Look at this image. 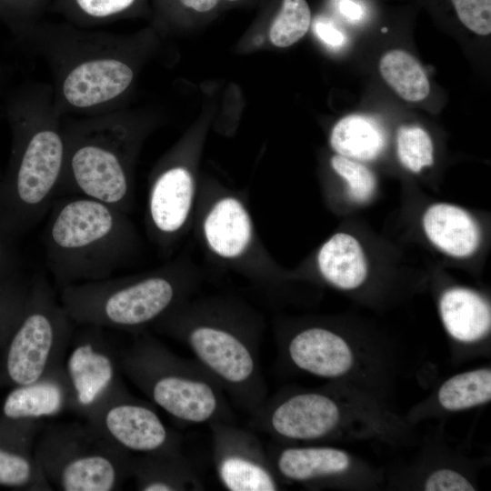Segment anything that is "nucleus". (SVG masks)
<instances>
[{"label": "nucleus", "instance_id": "nucleus-20", "mask_svg": "<svg viewBox=\"0 0 491 491\" xmlns=\"http://www.w3.org/2000/svg\"><path fill=\"white\" fill-rule=\"evenodd\" d=\"M439 311L445 328L458 341H476L490 330V306L469 289L446 290L440 298Z\"/></svg>", "mask_w": 491, "mask_h": 491}, {"label": "nucleus", "instance_id": "nucleus-17", "mask_svg": "<svg viewBox=\"0 0 491 491\" xmlns=\"http://www.w3.org/2000/svg\"><path fill=\"white\" fill-rule=\"evenodd\" d=\"M424 231L430 242L454 257H466L478 248L481 232L475 219L463 208L439 203L423 215Z\"/></svg>", "mask_w": 491, "mask_h": 491}, {"label": "nucleus", "instance_id": "nucleus-26", "mask_svg": "<svg viewBox=\"0 0 491 491\" xmlns=\"http://www.w3.org/2000/svg\"><path fill=\"white\" fill-rule=\"evenodd\" d=\"M379 71L391 88L406 101L418 102L429 94V82L422 65L406 51L386 52L380 59Z\"/></svg>", "mask_w": 491, "mask_h": 491}, {"label": "nucleus", "instance_id": "nucleus-15", "mask_svg": "<svg viewBox=\"0 0 491 491\" xmlns=\"http://www.w3.org/2000/svg\"><path fill=\"white\" fill-rule=\"evenodd\" d=\"M194 181L183 165H170L154 178L148 196V217L154 231L166 239L184 226L191 211Z\"/></svg>", "mask_w": 491, "mask_h": 491}, {"label": "nucleus", "instance_id": "nucleus-11", "mask_svg": "<svg viewBox=\"0 0 491 491\" xmlns=\"http://www.w3.org/2000/svg\"><path fill=\"white\" fill-rule=\"evenodd\" d=\"M185 340L197 359L225 384L244 386L252 381L255 357L250 347L234 333L202 325L186 332Z\"/></svg>", "mask_w": 491, "mask_h": 491}, {"label": "nucleus", "instance_id": "nucleus-12", "mask_svg": "<svg viewBox=\"0 0 491 491\" xmlns=\"http://www.w3.org/2000/svg\"><path fill=\"white\" fill-rule=\"evenodd\" d=\"M41 421L0 420V486L25 491H51L34 456Z\"/></svg>", "mask_w": 491, "mask_h": 491}, {"label": "nucleus", "instance_id": "nucleus-27", "mask_svg": "<svg viewBox=\"0 0 491 491\" xmlns=\"http://www.w3.org/2000/svg\"><path fill=\"white\" fill-rule=\"evenodd\" d=\"M438 401L447 410L457 411L490 401L491 371L477 369L454 376L438 391Z\"/></svg>", "mask_w": 491, "mask_h": 491}, {"label": "nucleus", "instance_id": "nucleus-18", "mask_svg": "<svg viewBox=\"0 0 491 491\" xmlns=\"http://www.w3.org/2000/svg\"><path fill=\"white\" fill-rule=\"evenodd\" d=\"M219 439L216 470L223 486L230 491H274L276 482L260 456L244 445V437Z\"/></svg>", "mask_w": 491, "mask_h": 491}, {"label": "nucleus", "instance_id": "nucleus-2", "mask_svg": "<svg viewBox=\"0 0 491 491\" xmlns=\"http://www.w3.org/2000/svg\"><path fill=\"white\" fill-rule=\"evenodd\" d=\"M18 44L46 64L62 116L119 110L135 82L133 41L113 32L41 20Z\"/></svg>", "mask_w": 491, "mask_h": 491}, {"label": "nucleus", "instance_id": "nucleus-4", "mask_svg": "<svg viewBox=\"0 0 491 491\" xmlns=\"http://www.w3.org/2000/svg\"><path fill=\"white\" fill-rule=\"evenodd\" d=\"M65 160L57 195H83L125 212L132 195L131 166L136 121L115 110L62 119Z\"/></svg>", "mask_w": 491, "mask_h": 491}, {"label": "nucleus", "instance_id": "nucleus-23", "mask_svg": "<svg viewBox=\"0 0 491 491\" xmlns=\"http://www.w3.org/2000/svg\"><path fill=\"white\" fill-rule=\"evenodd\" d=\"M349 456L343 450L327 446L289 447L277 458L280 474L294 481H306L346 471Z\"/></svg>", "mask_w": 491, "mask_h": 491}, {"label": "nucleus", "instance_id": "nucleus-30", "mask_svg": "<svg viewBox=\"0 0 491 491\" xmlns=\"http://www.w3.org/2000/svg\"><path fill=\"white\" fill-rule=\"evenodd\" d=\"M52 0H0V22L18 43L41 21Z\"/></svg>", "mask_w": 491, "mask_h": 491}, {"label": "nucleus", "instance_id": "nucleus-35", "mask_svg": "<svg viewBox=\"0 0 491 491\" xmlns=\"http://www.w3.org/2000/svg\"><path fill=\"white\" fill-rule=\"evenodd\" d=\"M15 242L0 230V283L21 272Z\"/></svg>", "mask_w": 491, "mask_h": 491}, {"label": "nucleus", "instance_id": "nucleus-14", "mask_svg": "<svg viewBox=\"0 0 491 491\" xmlns=\"http://www.w3.org/2000/svg\"><path fill=\"white\" fill-rule=\"evenodd\" d=\"M67 409H74L73 392L62 366L33 383L11 387L3 402L0 420L41 421Z\"/></svg>", "mask_w": 491, "mask_h": 491}, {"label": "nucleus", "instance_id": "nucleus-39", "mask_svg": "<svg viewBox=\"0 0 491 491\" xmlns=\"http://www.w3.org/2000/svg\"><path fill=\"white\" fill-rule=\"evenodd\" d=\"M382 31H383V32H386L387 29H386V28H383Z\"/></svg>", "mask_w": 491, "mask_h": 491}, {"label": "nucleus", "instance_id": "nucleus-29", "mask_svg": "<svg viewBox=\"0 0 491 491\" xmlns=\"http://www.w3.org/2000/svg\"><path fill=\"white\" fill-rule=\"evenodd\" d=\"M29 286L21 272L0 283V356L22 315Z\"/></svg>", "mask_w": 491, "mask_h": 491}, {"label": "nucleus", "instance_id": "nucleus-7", "mask_svg": "<svg viewBox=\"0 0 491 491\" xmlns=\"http://www.w3.org/2000/svg\"><path fill=\"white\" fill-rule=\"evenodd\" d=\"M176 296L175 281L165 272L68 285L61 287L60 302L74 323L129 330L160 319Z\"/></svg>", "mask_w": 491, "mask_h": 491}, {"label": "nucleus", "instance_id": "nucleus-25", "mask_svg": "<svg viewBox=\"0 0 491 491\" xmlns=\"http://www.w3.org/2000/svg\"><path fill=\"white\" fill-rule=\"evenodd\" d=\"M139 0H52L48 11L77 27L93 29L132 13Z\"/></svg>", "mask_w": 491, "mask_h": 491}, {"label": "nucleus", "instance_id": "nucleus-32", "mask_svg": "<svg viewBox=\"0 0 491 491\" xmlns=\"http://www.w3.org/2000/svg\"><path fill=\"white\" fill-rule=\"evenodd\" d=\"M333 169L348 185L349 195L357 202L367 201L376 187L375 175L356 160L336 155L331 158Z\"/></svg>", "mask_w": 491, "mask_h": 491}, {"label": "nucleus", "instance_id": "nucleus-34", "mask_svg": "<svg viewBox=\"0 0 491 491\" xmlns=\"http://www.w3.org/2000/svg\"><path fill=\"white\" fill-rule=\"evenodd\" d=\"M426 491H472V484L458 472L443 468L433 472L426 479Z\"/></svg>", "mask_w": 491, "mask_h": 491}, {"label": "nucleus", "instance_id": "nucleus-28", "mask_svg": "<svg viewBox=\"0 0 491 491\" xmlns=\"http://www.w3.org/2000/svg\"><path fill=\"white\" fill-rule=\"evenodd\" d=\"M311 25V11L306 0H283L275 17L269 38L277 47H287L300 40Z\"/></svg>", "mask_w": 491, "mask_h": 491}, {"label": "nucleus", "instance_id": "nucleus-19", "mask_svg": "<svg viewBox=\"0 0 491 491\" xmlns=\"http://www.w3.org/2000/svg\"><path fill=\"white\" fill-rule=\"evenodd\" d=\"M204 235L210 249L224 258L242 255L252 239V224L242 203L227 196L218 200L204 222Z\"/></svg>", "mask_w": 491, "mask_h": 491}, {"label": "nucleus", "instance_id": "nucleus-38", "mask_svg": "<svg viewBox=\"0 0 491 491\" xmlns=\"http://www.w3.org/2000/svg\"><path fill=\"white\" fill-rule=\"evenodd\" d=\"M185 7L197 12H207L215 8L219 0H178Z\"/></svg>", "mask_w": 491, "mask_h": 491}, {"label": "nucleus", "instance_id": "nucleus-21", "mask_svg": "<svg viewBox=\"0 0 491 491\" xmlns=\"http://www.w3.org/2000/svg\"><path fill=\"white\" fill-rule=\"evenodd\" d=\"M317 265L326 281L344 290L360 286L367 276L361 245L356 238L346 233L334 235L321 246Z\"/></svg>", "mask_w": 491, "mask_h": 491}, {"label": "nucleus", "instance_id": "nucleus-37", "mask_svg": "<svg viewBox=\"0 0 491 491\" xmlns=\"http://www.w3.org/2000/svg\"><path fill=\"white\" fill-rule=\"evenodd\" d=\"M337 7L346 19L354 23L360 21L365 15L363 6L354 0H339Z\"/></svg>", "mask_w": 491, "mask_h": 491}, {"label": "nucleus", "instance_id": "nucleus-40", "mask_svg": "<svg viewBox=\"0 0 491 491\" xmlns=\"http://www.w3.org/2000/svg\"><path fill=\"white\" fill-rule=\"evenodd\" d=\"M229 1H237V0H229Z\"/></svg>", "mask_w": 491, "mask_h": 491}, {"label": "nucleus", "instance_id": "nucleus-5", "mask_svg": "<svg viewBox=\"0 0 491 491\" xmlns=\"http://www.w3.org/2000/svg\"><path fill=\"white\" fill-rule=\"evenodd\" d=\"M33 451L53 489L115 491L130 476V453L86 421L47 426Z\"/></svg>", "mask_w": 491, "mask_h": 491}, {"label": "nucleus", "instance_id": "nucleus-13", "mask_svg": "<svg viewBox=\"0 0 491 491\" xmlns=\"http://www.w3.org/2000/svg\"><path fill=\"white\" fill-rule=\"evenodd\" d=\"M341 411L331 397L301 393L278 404L269 417L270 428L293 440H314L329 435L338 426Z\"/></svg>", "mask_w": 491, "mask_h": 491}, {"label": "nucleus", "instance_id": "nucleus-33", "mask_svg": "<svg viewBox=\"0 0 491 491\" xmlns=\"http://www.w3.org/2000/svg\"><path fill=\"white\" fill-rule=\"evenodd\" d=\"M456 13L472 32L487 35L491 32V0H451Z\"/></svg>", "mask_w": 491, "mask_h": 491}, {"label": "nucleus", "instance_id": "nucleus-22", "mask_svg": "<svg viewBox=\"0 0 491 491\" xmlns=\"http://www.w3.org/2000/svg\"><path fill=\"white\" fill-rule=\"evenodd\" d=\"M386 142V135L379 123L363 115L341 118L330 135V145L337 155L356 161L376 159L383 152Z\"/></svg>", "mask_w": 491, "mask_h": 491}, {"label": "nucleus", "instance_id": "nucleus-41", "mask_svg": "<svg viewBox=\"0 0 491 491\" xmlns=\"http://www.w3.org/2000/svg\"><path fill=\"white\" fill-rule=\"evenodd\" d=\"M0 175H1V172H0Z\"/></svg>", "mask_w": 491, "mask_h": 491}, {"label": "nucleus", "instance_id": "nucleus-1", "mask_svg": "<svg viewBox=\"0 0 491 491\" xmlns=\"http://www.w3.org/2000/svg\"><path fill=\"white\" fill-rule=\"evenodd\" d=\"M5 116L11 150L0 175V230L17 241L57 196L65 160L63 116L55 108L51 85L35 81L8 92Z\"/></svg>", "mask_w": 491, "mask_h": 491}, {"label": "nucleus", "instance_id": "nucleus-6", "mask_svg": "<svg viewBox=\"0 0 491 491\" xmlns=\"http://www.w3.org/2000/svg\"><path fill=\"white\" fill-rule=\"evenodd\" d=\"M74 321L42 274L30 280L22 315L1 356V386L33 383L64 366Z\"/></svg>", "mask_w": 491, "mask_h": 491}, {"label": "nucleus", "instance_id": "nucleus-31", "mask_svg": "<svg viewBox=\"0 0 491 491\" xmlns=\"http://www.w3.org/2000/svg\"><path fill=\"white\" fill-rule=\"evenodd\" d=\"M397 155L401 164L413 173L434 162L433 143L429 135L421 127H399L396 137Z\"/></svg>", "mask_w": 491, "mask_h": 491}, {"label": "nucleus", "instance_id": "nucleus-10", "mask_svg": "<svg viewBox=\"0 0 491 491\" xmlns=\"http://www.w3.org/2000/svg\"><path fill=\"white\" fill-rule=\"evenodd\" d=\"M72 336L65 370L73 392L74 409L82 416L124 386L119 356L102 327L82 325Z\"/></svg>", "mask_w": 491, "mask_h": 491}, {"label": "nucleus", "instance_id": "nucleus-24", "mask_svg": "<svg viewBox=\"0 0 491 491\" xmlns=\"http://www.w3.org/2000/svg\"><path fill=\"white\" fill-rule=\"evenodd\" d=\"M130 476L142 491L184 490L189 473L177 455L142 454L131 456Z\"/></svg>", "mask_w": 491, "mask_h": 491}, {"label": "nucleus", "instance_id": "nucleus-9", "mask_svg": "<svg viewBox=\"0 0 491 491\" xmlns=\"http://www.w3.org/2000/svg\"><path fill=\"white\" fill-rule=\"evenodd\" d=\"M105 437L127 452L177 455L176 438L148 405L134 398L125 386L85 416Z\"/></svg>", "mask_w": 491, "mask_h": 491}, {"label": "nucleus", "instance_id": "nucleus-3", "mask_svg": "<svg viewBox=\"0 0 491 491\" xmlns=\"http://www.w3.org/2000/svg\"><path fill=\"white\" fill-rule=\"evenodd\" d=\"M50 209L44 246L56 284L64 287L110 277L133 242L125 212L83 195L55 200Z\"/></svg>", "mask_w": 491, "mask_h": 491}, {"label": "nucleus", "instance_id": "nucleus-8", "mask_svg": "<svg viewBox=\"0 0 491 491\" xmlns=\"http://www.w3.org/2000/svg\"><path fill=\"white\" fill-rule=\"evenodd\" d=\"M119 364L122 374L178 420L204 423L218 412L215 386L152 339L135 341L119 355Z\"/></svg>", "mask_w": 491, "mask_h": 491}, {"label": "nucleus", "instance_id": "nucleus-36", "mask_svg": "<svg viewBox=\"0 0 491 491\" xmlns=\"http://www.w3.org/2000/svg\"><path fill=\"white\" fill-rule=\"evenodd\" d=\"M314 31L322 42L332 47L342 46L346 41L343 33L327 21L317 20L314 25Z\"/></svg>", "mask_w": 491, "mask_h": 491}, {"label": "nucleus", "instance_id": "nucleus-16", "mask_svg": "<svg viewBox=\"0 0 491 491\" xmlns=\"http://www.w3.org/2000/svg\"><path fill=\"white\" fill-rule=\"evenodd\" d=\"M292 362L300 369L320 377L346 375L353 366V353L337 334L321 327L305 329L288 346Z\"/></svg>", "mask_w": 491, "mask_h": 491}]
</instances>
